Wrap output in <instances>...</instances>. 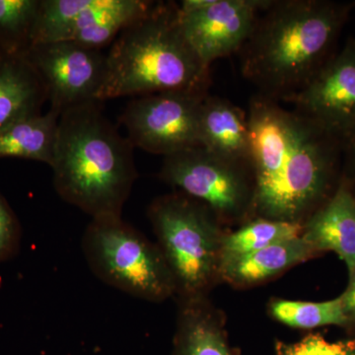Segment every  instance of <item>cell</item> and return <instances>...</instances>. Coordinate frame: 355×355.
<instances>
[{
  "label": "cell",
  "instance_id": "6da1fadb",
  "mask_svg": "<svg viewBox=\"0 0 355 355\" xmlns=\"http://www.w3.org/2000/svg\"><path fill=\"white\" fill-rule=\"evenodd\" d=\"M247 114L253 209L263 218L300 223L335 193L343 144L295 110L259 93Z\"/></svg>",
  "mask_w": 355,
  "mask_h": 355
},
{
  "label": "cell",
  "instance_id": "7a4b0ae2",
  "mask_svg": "<svg viewBox=\"0 0 355 355\" xmlns=\"http://www.w3.org/2000/svg\"><path fill=\"white\" fill-rule=\"evenodd\" d=\"M355 7L331 0H270L239 51L243 76L259 94L287 102L335 55Z\"/></svg>",
  "mask_w": 355,
  "mask_h": 355
},
{
  "label": "cell",
  "instance_id": "3957f363",
  "mask_svg": "<svg viewBox=\"0 0 355 355\" xmlns=\"http://www.w3.org/2000/svg\"><path fill=\"white\" fill-rule=\"evenodd\" d=\"M93 101L62 112L51 167L64 202L92 217L121 216L137 179L133 147Z\"/></svg>",
  "mask_w": 355,
  "mask_h": 355
},
{
  "label": "cell",
  "instance_id": "277c9868",
  "mask_svg": "<svg viewBox=\"0 0 355 355\" xmlns=\"http://www.w3.org/2000/svg\"><path fill=\"white\" fill-rule=\"evenodd\" d=\"M209 69L184 38L179 4L155 1L146 15L114 40L97 100L165 92L207 93Z\"/></svg>",
  "mask_w": 355,
  "mask_h": 355
},
{
  "label": "cell",
  "instance_id": "5b68a950",
  "mask_svg": "<svg viewBox=\"0 0 355 355\" xmlns=\"http://www.w3.org/2000/svg\"><path fill=\"white\" fill-rule=\"evenodd\" d=\"M147 212L176 291L200 298L220 263V234L210 210L179 193L156 198Z\"/></svg>",
  "mask_w": 355,
  "mask_h": 355
},
{
  "label": "cell",
  "instance_id": "8992f818",
  "mask_svg": "<svg viewBox=\"0 0 355 355\" xmlns=\"http://www.w3.org/2000/svg\"><path fill=\"white\" fill-rule=\"evenodd\" d=\"M81 246L90 270L109 286L154 302L176 291L159 247L121 216L92 219Z\"/></svg>",
  "mask_w": 355,
  "mask_h": 355
},
{
  "label": "cell",
  "instance_id": "52a82bcc",
  "mask_svg": "<svg viewBox=\"0 0 355 355\" xmlns=\"http://www.w3.org/2000/svg\"><path fill=\"white\" fill-rule=\"evenodd\" d=\"M248 169L252 170L196 146L166 156L159 176L214 214L237 217L253 209L254 188L248 181Z\"/></svg>",
  "mask_w": 355,
  "mask_h": 355
},
{
  "label": "cell",
  "instance_id": "ba28073f",
  "mask_svg": "<svg viewBox=\"0 0 355 355\" xmlns=\"http://www.w3.org/2000/svg\"><path fill=\"white\" fill-rule=\"evenodd\" d=\"M207 93L165 92L137 96L123 110L120 123L133 147L172 155L200 146L198 116Z\"/></svg>",
  "mask_w": 355,
  "mask_h": 355
},
{
  "label": "cell",
  "instance_id": "9c48e42d",
  "mask_svg": "<svg viewBox=\"0 0 355 355\" xmlns=\"http://www.w3.org/2000/svg\"><path fill=\"white\" fill-rule=\"evenodd\" d=\"M27 55L41 76L53 111L98 101L107 70V55L72 41L32 46Z\"/></svg>",
  "mask_w": 355,
  "mask_h": 355
},
{
  "label": "cell",
  "instance_id": "30bf717a",
  "mask_svg": "<svg viewBox=\"0 0 355 355\" xmlns=\"http://www.w3.org/2000/svg\"><path fill=\"white\" fill-rule=\"evenodd\" d=\"M270 0H183L180 24L203 64L239 53Z\"/></svg>",
  "mask_w": 355,
  "mask_h": 355
},
{
  "label": "cell",
  "instance_id": "8fae6325",
  "mask_svg": "<svg viewBox=\"0 0 355 355\" xmlns=\"http://www.w3.org/2000/svg\"><path fill=\"white\" fill-rule=\"evenodd\" d=\"M289 103L340 141L355 135V39L327 62Z\"/></svg>",
  "mask_w": 355,
  "mask_h": 355
},
{
  "label": "cell",
  "instance_id": "7c38bea8",
  "mask_svg": "<svg viewBox=\"0 0 355 355\" xmlns=\"http://www.w3.org/2000/svg\"><path fill=\"white\" fill-rule=\"evenodd\" d=\"M302 238L314 251L335 252L355 272V191L340 183L326 202L303 226Z\"/></svg>",
  "mask_w": 355,
  "mask_h": 355
},
{
  "label": "cell",
  "instance_id": "4fadbf2b",
  "mask_svg": "<svg viewBox=\"0 0 355 355\" xmlns=\"http://www.w3.org/2000/svg\"><path fill=\"white\" fill-rule=\"evenodd\" d=\"M198 142L218 157L251 168L248 114L228 100L205 98L198 116Z\"/></svg>",
  "mask_w": 355,
  "mask_h": 355
},
{
  "label": "cell",
  "instance_id": "5bb4252c",
  "mask_svg": "<svg viewBox=\"0 0 355 355\" xmlns=\"http://www.w3.org/2000/svg\"><path fill=\"white\" fill-rule=\"evenodd\" d=\"M46 101L43 80L27 55L0 50V132L22 119L42 114Z\"/></svg>",
  "mask_w": 355,
  "mask_h": 355
},
{
  "label": "cell",
  "instance_id": "9a60e30c",
  "mask_svg": "<svg viewBox=\"0 0 355 355\" xmlns=\"http://www.w3.org/2000/svg\"><path fill=\"white\" fill-rule=\"evenodd\" d=\"M155 1L93 0L81 14L69 41L94 50L114 43L125 28L146 15Z\"/></svg>",
  "mask_w": 355,
  "mask_h": 355
},
{
  "label": "cell",
  "instance_id": "2e32d148",
  "mask_svg": "<svg viewBox=\"0 0 355 355\" xmlns=\"http://www.w3.org/2000/svg\"><path fill=\"white\" fill-rule=\"evenodd\" d=\"M314 249L301 237L240 256L220 257L221 272L228 282L252 284L272 277L289 266L307 260Z\"/></svg>",
  "mask_w": 355,
  "mask_h": 355
},
{
  "label": "cell",
  "instance_id": "e0dca14e",
  "mask_svg": "<svg viewBox=\"0 0 355 355\" xmlns=\"http://www.w3.org/2000/svg\"><path fill=\"white\" fill-rule=\"evenodd\" d=\"M60 114L53 110L16 121L0 132V158H20L51 165Z\"/></svg>",
  "mask_w": 355,
  "mask_h": 355
},
{
  "label": "cell",
  "instance_id": "ac0fdd59",
  "mask_svg": "<svg viewBox=\"0 0 355 355\" xmlns=\"http://www.w3.org/2000/svg\"><path fill=\"white\" fill-rule=\"evenodd\" d=\"M184 301L175 355H230L216 320L200 298Z\"/></svg>",
  "mask_w": 355,
  "mask_h": 355
},
{
  "label": "cell",
  "instance_id": "d6986e66",
  "mask_svg": "<svg viewBox=\"0 0 355 355\" xmlns=\"http://www.w3.org/2000/svg\"><path fill=\"white\" fill-rule=\"evenodd\" d=\"M302 232L303 225L299 222L259 218L224 238L220 257L252 253L277 243L301 237Z\"/></svg>",
  "mask_w": 355,
  "mask_h": 355
},
{
  "label": "cell",
  "instance_id": "ffe728a7",
  "mask_svg": "<svg viewBox=\"0 0 355 355\" xmlns=\"http://www.w3.org/2000/svg\"><path fill=\"white\" fill-rule=\"evenodd\" d=\"M92 3L93 0H41L32 46L69 41L77 20Z\"/></svg>",
  "mask_w": 355,
  "mask_h": 355
},
{
  "label": "cell",
  "instance_id": "44dd1931",
  "mask_svg": "<svg viewBox=\"0 0 355 355\" xmlns=\"http://www.w3.org/2000/svg\"><path fill=\"white\" fill-rule=\"evenodd\" d=\"M40 4L41 0H0V50L28 53Z\"/></svg>",
  "mask_w": 355,
  "mask_h": 355
},
{
  "label": "cell",
  "instance_id": "7402d4cb",
  "mask_svg": "<svg viewBox=\"0 0 355 355\" xmlns=\"http://www.w3.org/2000/svg\"><path fill=\"white\" fill-rule=\"evenodd\" d=\"M272 316L282 323L299 329H314L349 321L343 311L342 297L326 302L279 300L272 303Z\"/></svg>",
  "mask_w": 355,
  "mask_h": 355
},
{
  "label": "cell",
  "instance_id": "603a6c76",
  "mask_svg": "<svg viewBox=\"0 0 355 355\" xmlns=\"http://www.w3.org/2000/svg\"><path fill=\"white\" fill-rule=\"evenodd\" d=\"M279 355H355V340L328 342L319 334L305 336L300 342L277 345Z\"/></svg>",
  "mask_w": 355,
  "mask_h": 355
},
{
  "label": "cell",
  "instance_id": "cb8c5ba5",
  "mask_svg": "<svg viewBox=\"0 0 355 355\" xmlns=\"http://www.w3.org/2000/svg\"><path fill=\"white\" fill-rule=\"evenodd\" d=\"M22 230L15 212L0 193V263L11 260L20 250Z\"/></svg>",
  "mask_w": 355,
  "mask_h": 355
},
{
  "label": "cell",
  "instance_id": "d4e9b609",
  "mask_svg": "<svg viewBox=\"0 0 355 355\" xmlns=\"http://www.w3.org/2000/svg\"><path fill=\"white\" fill-rule=\"evenodd\" d=\"M342 178L352 188L355 187V135L343 142Z\"/></svg>",
  "mask_w": 355,
  "mask_h": 355
},
{
  "label": "cell",
  "instance_id": "484cf974",
  "mask_svg": "<svg viewBox=\"0 0 355 355\" xmlns=\"http://www.w3.org/2000/svg\"><path fill=\"white\" fill-rule=\"evenodd\" d=\"M340 297L345 315L349 319L350 317L355 318V272L350 275L349 286Z\"/></svg>",
  "mask_w": 355,
  "mask_h": 355
}]
</instances>
